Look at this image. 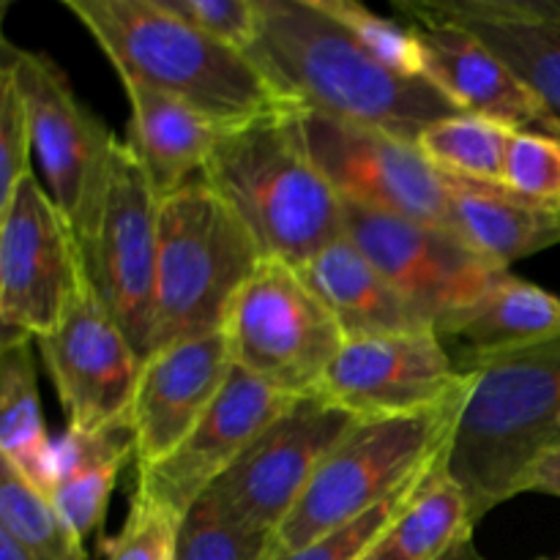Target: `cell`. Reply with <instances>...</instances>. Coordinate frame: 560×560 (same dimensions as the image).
Here are the masks:
<instances>
[{
	"label": "cell",
	"instance_id": "obj_22",
	"mask_svg": "<svg viewBox=\"0 0 560 560\" xmlns=\"http://www.w3.org/2000/svg\"><path fill=\"white\" fill-rule=\"evenodd\" d=\"M299 271L331 312L345 342L430 328L348 235L317 252Z\"/></svg>",
	"mask_w": 560,
	"mask_h": 560
},
{
	"label": "cell",
	"instance_id": "obj_17",
	"mask_svg": "<svg viewBox=\"0 0 560 560\" xmlns=\"http://www.w3.org/2000/svg\"><path fill=\"white\" fill-rule=\"evenodd\" d=\"M233 366L224 328L156 350L145 361L129 416L137 474L167 459L191 435L222 394Z\"/></svg>",
	"mask_w": 560,
	"mask_h": 560
},
{
	"label": "cell",
	"instance_id": "obj_19",
	"mask_svg": "<svg viewBox=\"0 0 560 560\" xmlns=\"http://www.w3.org/2000/svg\"><path fill=\"white\" fill-rule=\"evenodd\" d=\"M419 38L421 74L463 113L495 120L512 131L558 137V129L525 82L468 31L446 22H408Z\"/></svg>",
	"mask_w": 560,
	"mask_h": 560
},
{
	"label": "cell",
	"instance_id": "obj_21",
	"mask_svg": "<svg viewBox=\"0 0 560 560\" xmlns=\"http://www.w3.org/2000/svg\"><path fill=\"white\" fill-rule=\"evenodd\" d=\"M448 191L446 228L495 268L560 244L558 211L528 202L501 184L443 173Z\"/></svg>",
	"mask_w": 560,
	"mask_h": 560
},
{
	"label": "cell",
	"instance_id": "obj_8",
	"mask_svg": "<svg viewBox=\"0 0 560 560\" xmlns=\"http://www.w3.org/2000/svg\"><path fill=\"white\" fill-rule=\"evenodd\" d=\"M3 63L14 71L27 102L33 153L42 164L49 197L82 246L96 228L120 140L80 102L66 71L49 55L5 42Z\"/></svg>",
	"mask_w": 560,
	"mask_h": 560
},
{
	"label": "cell",
	"instance_id": "obj_14",
	"mask_svg": "<svg viewBox=\"0 0 560 560\" xmlns=\"http://www.w3.org/2000/svg\"><path fill=\"white\" fill-rule=\"evenodd\" d=\"M476 377L459 372L441 337L424 331L348 339L328 366L317 397L355 421L427 413L468 392Z\"/></svg>",
	"mask_w": 560,
	"mask_h": 560
},
{
	"label": "cell",
	"instance_id": "obj_13",
	"mask_svg": "<svg viewBox=\"0 0 560 560\" xmlns=\"http://www.w3.org/2000/svg\"><path fill=\"white\" fill-rule=\"evenodd\" d=\"M301 137L342 202L446 228L443 173L419 145L320 113H299Z\"/></svg>",
	"mask_w": 560,
	"mask_h": 560
},
{
	"label": "cell",
	"instance_id": "obj_5",
	"mask_svg": "<svg viewBox=\"0 0 560 560\" xmlns=\"http://www.w3.org/2000/svg\"><path fill=\"white\" fill-rule=\"evenodd\" d=\"M262 260L255 235L206 178L164 197L159 202L151 355L222 331Z\"/></svg>",
	"mask_w": 560,
	"mask_h": 560
},
{
	"label": "cell",
	"instance_id": "obj_38",
	"mask_svg": "<svg viewBox=\"0 0 560 560\" xmlns=\"http://www.w3.org/2000/svg\"><path fill=\"white\" fill-rule=\"evenodd\" d=\"M0 560H36V558H33L25 547L16 545L9 534L0 530Z\"/></svg>",
	"mask_w": 560,
	"mask_h": 560
},
{
	"label": "cell",
	"instance_id": "obj_1",
	"mask_svg": "<svg viewBox=\"0 0 560 560\" xmlns=\"http://www.w3.org/2000/svg\"><path fill=\"white\" fill-rule=\"evenodd\" d=\"M246 55L299 113L381 129L413 145L432 124L463 113L427 77L388 69L317 0H257Z\"/></svg>",
	"mask_w": 560,
	"mask_h": 560
},
{
	"label": "cell",
	"instance_id": "obj_7",
	"mask_svg": "<svg viewBox=\"0 0 560 560\" xmlns=\"http://www.w3.org/2000/svg\"><path fill=\"white\" fill-rule=\"evenodd\" d=\"M233 364L288 397L320 392L345 337L299 268L262 260L224 326Z\"/></svg>",
	"mask_w": 560,
	"mask_h": 560
},
{
	"label": "cell",
	"instance_id": "obj_26",
	"mask_svg": "<svg viewBox=\"0 0 560 560\" xmlns=\"http://www.w3.org/2000/svg\"><path fill=\"white\" fill-rule=\"evenodd\" d=\"M446 452L416 487L388 534V541L408 560H438L463 536L474 534L476 520L470 501L448 470Z\"/></svg>",
	"mask_w": 560,
	"mask_h": 560
},
{
	"label": "cell",
	"instance_id": "obj_23",
	"mask_svg": "<svg viewBox=\"0 0 560 560\" xmlns=\"http://www.w3.org/2000/svg\"><path fill=\"white\" fill-rule=\"evenodd\" d=\"M124 91L131 107L129 145L159 200L202 178L224 129L189 104L140 82H124Z\"/></svg>",
	"mask_w": 560,
	"mask_h": 560
},
{
	"label": "cell",
	"instance_id": "obj_35",
	"mask_svg": "<svg viewBox=\"0 0 560 560\" xmlns=\"http://www.w3.org/2000/svg\"><path fill=\"white\" fill-rule=\"evenodd\" d=\"M173 14L246 52L257 33V0H164Z\"/></svg>",
	"mask_w": 560,
	"mask_h": 560
},
{
	"label": "cell",
	"instance_id": "obj_30",
	"mask_svg": "<svg viewBox=\"0 0 560 560\" xmlns=\"http://www.w3.org/2000/svg\"><path fill=\"white\" fill-rule=\"evenodd\" d=\"M427 474H430V468H427L421 476H416V479L410 481L408 487H402L397 495L383 501L381 506H375L372 512L361 514V517L353 520V523L342 525V528L331 530L328 536H320V539L310 541V545L299 547V550L273 552L271 560H361L372 550V547L377 545V541H383L388 534H392L394 523H397L402 509L408 506L410 495H413L416 487L421 485V479H424Z\"/></svg>",
	"mask_w": 560,
	"mask_h": 560
},
{
	"label": "cell",
	"instance_id": "obj_25",
	"mask_svg": "<svg viewBox=\"0 0 560 560\" xmlns=\"http://www.w3.org/2000/svg\"><path fill=\"white\" fill-rule=\"evenodd\" d=\"M31 342L36 339L3 334V348H0V459L11 465L33 490L49 498L55 481V443L44 424Z\"/></svg>",
	"mask_w": 560,
	"mask_h": 560
},
{
	"label": "cell",
	"instance_id": "obj_24",
	"mask_svg": "<svg viewBox=\"0 0 560 560\" xmlns=\"http://www.w3.org/2000/svg\"><path fill=\"white\" fill-rule=\"evenodd\" d=\"M135 457L131 421L102 432L66 430L55 443V481L49 501L82 539L102 528L120 470Z\"/></svg>",
	"mask_w": 560,
	"mask_h": 560
},
{
	"label": "cell",
	"instance_id": "obj_29",
	"mask_svg": "<svg viewBox=\"0 0 560 560\" xmlns=\"http://www.w3.org/2000/svg\"><path fill=\"white\" fill-rule=\"evenodd\" d=\"M277 534L244 528L197 501L180 517L175 560H271Z\"/></svg>",
	"mask_w": 560,
	"mask_h": 560
},
{
	"label": "cell",
	"instance_id": "obj_40",
	"mask_svg": "<svg viewBox=\"0 0 560 560\" xmlns=\"http://www.w3.org/2000/svg\"><path fill=\"white\" fill-rule=\"evenodd\" d=\"M558 219H560V211H558Z\"/></svg>",
	"mask_w": 560,
	"mask_h": 560
},
{
	"label": "cell",
	"instance_id": "obj_4",
	"mask_svg": "<svg viewBox=\"0 0 560 560\" xmlns=\"http://www.w3.org/2000/svg\"><path fill=\"white\" fill-rule=\"evenodd\" d=\"M476 377L446 452L470 512L485 514L517 495L539 454L560 446V337L470 366Z\"/></svg>",
	"mask_w": 560,
	"mask_h": 560
},
{
	"label": "cell",
	"instance_id": "obj_39",
	"mask_svg": "<svg viewBox=\"0 0 560 560\" xmlns=\"http://www.w3.org/2000/svg\"><path fill=\"white\" fill-rule=\"evenodd\" d=\"M361 560H408V558H405L402 552H399L397 547H394L392 541H388V536H386V539L377 541V545L372 547V550L366 552V556L361 558Z\"/></svg>",
	"mask_w": 560,
	"mask_h": 560
},
{
	"label": "cell",
	"instance_id": "obj_32",
	"mask_svg": "<svg viewBox=\"0 0 560 560\" xmlns=\"http://www.w3.org/2000/svg\"><path fill=\"white\" fill-rule=\"evenodd\" d=\"M503 186L528 202L560 211V140L534 131H514L509 142Z\"/></svg>",
	"mask_w": 560,
	"mask_h": 560
},
{
	"label": "cell",
	"instance_id": "obj_10",
	"mask_svg": "<svg viewBox=\"0 0 560 560\" xmlns=\"http://www.w3.org/2000/svg\"><path fill=\"white\" fill-rule=\"evenodd\" d=\"M85 284L80 244L36 175L0 206V323L3 334L42 339L60 326Z\"/></svg>",
	"mask_w": 560,
	"mask_h": 560
},
{
	"label": "cell",
	"instance_id": "obj_9",
	"mask_svg": "<svg viewBox=\"0 0 560 560\" xmlns=\"http://www.w3.org/2000/svg\"><path fill=\"white\" fill-rule=\"evenodd\" d=\"M159 202L137 153L120 140L96 228L80 246L88 288L142 361L153 345Z\"/></svg>",
	"mask_w": 560,
	"mask_h": 560
},
{
	"label": "cell",
	"instance_id": "obj_31",
	"mask_svg": "<svg viewBox=\"0 0 560 560\" xmlns=\"http://www.w3.org/2000/svg\"><path fill=\"white\" fill-rule=\"evenodd\" d=\"M317 3L334 20L342 22L353 33L355 42L370 49L388 69L399 71V74L424 77L421 74L419 38H416L413 27L399 25V22L375 14V11L366 9L359 0H317Z\"/></svg>",
	"mask_w": 560,
	"mask_h": 560
},
{
	"label": "cell",
	"instance_id": "obj_20",
	"mask_svg": "<svg viewBox=\"0 0 560 560\" xmlns=\"http://www.w3.org/2000/svg\"><path fill=\"white\" fill-rule=\"evenodd\" d=\"M459 372L560 337V295L503 271L468 310L435 328Z\"/></svg>",
	"mask_w": 560,
	"mask_h": 560
},
{
	"label": "cell",
	"instance_id": "obj_15",
	"mask_svg": "<svg viewBox=\"0 0 560 560\" xmlns=\"http://www.w3.org/2000/svg\"><path fill=\"white\" fill-rule=\"evenodd\" d=\"M36 345L60 408L69 416V430L102 432L129 421L145 361L88 282L60 326Z\"/></svg>",
	"mask_w": 560,
	"mask_h": 560
},
{
	"label": "cell",
	"instance_id": "obj_37",
	"mask_svg": "<svg viewBox=\"0 0 560 560\" xmlns=\"http://www.w3.org/2000/svg\"><path fill=\"white\" fill-rule=\"evenodd\" d=\"M438 560H487V558L476 550L474 534H468V536H463V539H459L457 545L446 552V556H441Z\"/></svg>",
	"mask_w": 560,
	"mask_h": 560
},
{
	"label": "cell",
	"instance_id": "obj_3",
	"mask_svg": "<svg viewBox=\"0 0 560 560\" xmlns=\"http://www.w3.org/2000/svg\"><path fill=\"white\" fill-rule=\"evenodd\" d=\"M202 178L238 213L266 260L301 268L345 235V202L306 151L299 109L224 129Z\"/></svg>",
	"mask_w": 560,
	"mask_h": 560
},
{
	"label": "cell",
	"instance_id": "obj_33",
	"mask_svg": "<svg viewBox=\"0 0 560 560\" xmlns=\"http://www.w3.org/2000/svg\"><path fill=\"white\" fill-rule=\"evenodd\" d=\"M33 131L27 102L14 71L0 63V206L11 200L25 175H31Z\"/></svg>",
	"mask_w": 560,
	"mask_h": 560
},
{
	"label": "cell",
	"instance_id": "obj_28",
	"mask_svg": "<svg viewBox=\"0 0 560 560\" xmlns=\"http://www.w3.org/2000/svg\"><path fill=\"white\" fill-rule=\"evenodd\" d=\"M0 530L36 560H88L85 539L47 495L0 459Z\"/></svg>",
	"mask_w": 560,
	"mask_h": 560
},
{
	"label": "cell",
	"instance_id": "obj_27",
	"mask_svg": "<svg viewBox=\"0 0 560 560\" xmlns=\"http://www.w3.org/2000/svg\"><path fill=\"white\" fill-rule=\"evenodd\" d=\"M512 135L514 131L509 126L459 113L432 124L419 137V151L441 173L503 186V167H506Z\"/></svg>",
	"mask_w": 560,
	"mask_h": 560
},
{
	"label": "cell",
	"instance_id": "obj_36",
	"mask_svg": "<svg viewBox=\"0 0 560 560\" xmlns=\"http://www.w3.org/2000/svg\"><path fill=\"white\" fill-rule=\"evenodd\" d=\"M517 495L523 492H539V495L560 498V446L539 454L534 463L525 468V474L517 481Z\"/></svg>",
	"mask_w": 560,
	"mask_h": 560
},
{
	"label": "cell",
	"instance_id": "obj_18",
	"mask_svg": "<svg viewBox=\"0 0 560 560\" xmlns=\"http://www.w3.org/2000/svg\"><path fill=\"white\" fill-rule=\"evenodd\" d=\"M408 22H446L490 47L560 135V0H397Z\"/></svg>",
	"mask_w": 560,
	"mask_h": 560
},
{
	"label": "cell",
	"instance_id": "obj_2",
	"mask_svg": "<svg viewBox=\"0 0 560 560\" xmlns=\"http://www.w3.org/2000/svg\"><path fill=\"white\" fill-rule=\"evenodd\" d=\"M63 5L107 55L120 82L167 93L219 129L295 109L249 55L197 31L164 0H63Z\"/></svg>",
	"mask_w": 560,
	"mask_h": 560
},
{
	"label": "cell",
	"instance_id": "obj_34",
	"mask_svg": "<svg viewBox=\"0 0 560 560\" xmlns=\"http://www.w3.org/2000/svg\"><path fill=\"white\" fill-rule=\"evenodd\" d=\"M180 517L135 492L129 517L107 545V560H175Z\"/></svg>",
	"mask_w": 560,
	"mask_h": 560
},
{
	"label": "cell",
	"instance_id": "obj_6",
	"mask_svg": "<svg viewBox=\"0 0 560 560\" xmlns=\"http://www.w3.org/2000/svg\"><path fill=\"white\" fill-rule=\"evenodd\" d=\"M470 388L427 413L359 421L323 459L299 506L279 525L277 552L299 550L353 523L432 468L452 443Z\"/></svg>",
	"mask_w": 560,
	"mask_h": 560
},
{
	"label": "cell",
	"instance_id": "obj_12",
	"mask_svg": "<svg viewBox=\"0 0 560 560\" xmlns=\"http://www.w3.org/2000/svg\"><path fill=\"white\" fill-rule=\"evenodd\" d=\"M345 235L432 331L476 304L503 273L441 224L345 202Z\"/></svg>",
	"mask_w": 560,
	"mask_h": 560
},
{
	"label": "cell",
	"instance_id": "obj_16",
	"mask_svg": "<svg viewBox=\"0 0 560 560\" xmlns=\"http://www.w3.org/2000/svg\"><path fill=\"white\" fill-rule=\"evenodd\" d=\"M293 402L295 397L233 366L200 424L167 459L137 474L135 492L184 517Z\"/></svg>",
	"mask_w": 560,
	"mask_h": 560
},
{
	"label": "cell",
	"instance_id": "obj_11",
	"mask_svg": "<svg viewBox=\"0 0 560 560\" xmlns=\"http://www.w3.org/2000/svg\"><path fill=\"white\" fill-rule=\"evenodd\" d=\"M355 424L317 394L295 399L200 501L244 528L277 534L323 459Z\"/></svg>",
	"mask_w": 560,
	"mask_h": 560
}]
</instances>
